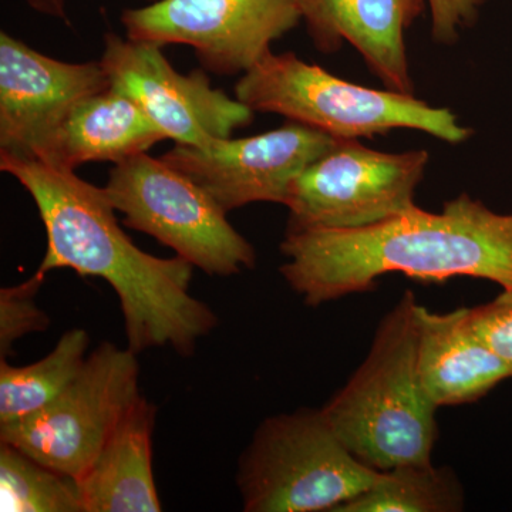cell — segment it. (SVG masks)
<instances>
[{"label":"cell","instance_id":"obj_1","mask_svg":"<svg viewBox=\"0 0 512 512\" xmlns=\"http://www.w3.org/2000/svg\"><path fill=\"white\" fill-rule=\"evenodd\" d=\"M0 170L29 192L46 229L47 249L36 274L69 268L104 279L117 293L128 348H173L190 356L218 325L207 303L190 293L194 265L158 258L121 229L104 188L69 168L0 153Z\"/></svg>","mask_w":512,"mask_h":512},{"label":"cell","instance_id":"obj_2","mask_svg":"<svg viewBox=\"0 0 512 512\" xmlns=\"http://www.w3.org/2000/svg\"><path fill=\"white\" fill-rule=\"evenodd\" d=\"M281 252L279 271L309 306L370 291L390 272L420 282L468 276L512 291V214L468 194L437 214L416 205L372 227L286 231Z\"/></svg>","mask_w":512,"mask_h":512},{"label":"cell","instance_id":"obj_3","mask_svg":"<svg viewBox=\"0 0 512 512\" xmlns=\"http://www.w3.org/2000/svg\"><path fill=\"white\" fill-rule=\"evenodd\" d=\"M417 308L414 293L404 292L362 365L320 409L350 453L376 471L431 463L439 436L437 407L417 369Z\"/></svg>","mask_w":512,"mask_h":512},{"label":"cell","instance_id":"obj_4","mask_svg":"<svg viewBox=\"0 0 512 512\" xmlns=\"http://www.w3.org/2000/svg\"><path fill=\"white\" fill-rule=\"evenodd\" d=\"M235 97L255 113L279 114L335 138L360 140L397 128L423 131L450 144L473 136L446 107L339 79L292 52L262 57L235 84Z\"/></svg>","mask_w":512,"mask_h":512},{"label":"cell","instance_id":"obj_5","mask_svg":"<svg viewBox=\"0 0 512 512\" xmlns=\"http://www.w3.org/2000/svg\"><path fill=\"white\" fill-rule=\"evenodd\" d=\"M377 474L350 453L322 410L303 409L262 421L237 483L247 512H335Z\"/></svg>","mask_w":512,"mask_h":512},{"label":"cell","instance_id":"obj_6","mask_svg":"<svg viewBox=\"0 0 512 512\" xmlns=\"http://www.w3.org/2000/svg\"><path fill=\"white\" fill-rule=\"evenodd\" d=\"M123 224L156 238L208 275L232 276L256 265L254 247L228 212L161 158L137 154L111 168L104 187Z\"/></svg>","mask_w":512,"mask_h":512},{"label":"cell","instance_id":"obj_7","mask_svg":"<svg viewBox=\"0 0 512 512\" xmlns=\"http://www.w3.org/2000/svg\"><path fill=\"white\" fill-rule=\"evenodd\" d=\"M136 355L130 348L101 343L57 399L32 416L0 426V443L79 478L141 397Z\"/></svg>","mask_w":512,"mask_h":512},{"label":"cell","instance_id":"obj_8","mask_svg":"<svg viewBox=\"0 0 512 512\" xmlns=\"http://www.w3.org/2000/svg\"><path fill=\"white\" fill-rule=\"evenodd\" d=\"M429 160L426 150L384 153L356 138H336L293 183L286 231L359 229L392 220L416 207Z\"/></svg>","mask_w":512,"mask_h":512},{"label":"cell","instance_id":"obj_9","mask_svg":"<svg viewBox=\"0 0 512 512\" xmlns=\"http://www.w3.org/2000/svg\"><path fill=\"white\" fill-rule=\"evenodd\" d=\"M301 20L298 0H161L121 13L128 39L191 46L220 76L247 73Z\"/></svg>","mask_w":512,"mask_h":512},{"label":"cell","instance_id":"obj_10","mask_svg":"<svg viewBox=\"0 0 512 512\" xmlns=\"http://www.w3.org/2000/svg\"><path fill=\"white\" fill-rule=\"evenodd\" d=\"M161 49L158 43L110 32L104 36L100 63L111 89L136 101L168 140L202 147L254 121V110L214 89L202 70L178 73Z\"/></svg>","mask_w":512,"mask_h":512},{"label":"cell","instance_id":"obj_11","mask_svg":"<svg viewBox=\"0 0 512 512\" xmlns=\"http://www.w3.org/2000/svg\"><path fill=\"white\" fill-rule=\"evenodd\" d=\"M335 140L316 128L289 121L258 136L215 138L202 147L175 144L160 158L229 212L254 202L285 205L296 178Z\"/></svg>","mask_w":512,"mask_h":512},{"label":"cell","instance_id":"obj_12","mask_svg":"<svg viewBox=\"0 0 512 512\" xmlns=\"http://www.w3.org/2000/svg\"><path fill=\"white\" fill-rule=\"evenodd\" d=\"M109 87L100 60L62 62L0 33V153L43 160L73 107Z\"/></svg>","mask_w":512,"mask_h":512},{"label":"cell","instance_id":"obj_13","mask_svg":"<svg viewBox=\"0 0 512 512\" xmlns=\"http://www.w3.org/2000/svg\"><path fill=\"white\" fill-rule=\"evenodd\" d=\"M298 3L318 52L330 55L348 42L384 89L414 94L404 35L420 18L426 0H298Z\"/></svg>","mask_w":512,"mask_h":512},{"label":"cell","instance_id":"obj_14","mask_svg":"<svg viewBox=\"0 0 512 512\" xmlns=\"http://www.w3.org/2000/svg\"><path fill=\"white\" fill-rule=\"evenodd\" d=\"M417 369L424 392L437 409L477 402L510 369L481 339L468 309L439 313L417 308Z\"/></svg>","mask_w":512,"mask_h":512},{"label":"cell","instance_id":"obj_15","mask_svg":"<svg viewBox=\"0 0 512 512\" xmlns=\"http://www.w3.org/2000/svg\"><path fill=\"white\" fill-rule=\"evenodd\" d=\"M154 426L156 406L141 396L92 466L76 478L84 512L161 511L153 471Z\"/></svg>","mask_w":512,"mask_h":512},{"label":"cell","instance_id":"obj_16","mask_svg":"<svg viewBox=\"0 0 512 512\" xmlns=\"http://www.w3.org/2000/svg\"><path fill=\"white\" fill-rule=\"evenodd\" d=\"M164 140V131L136 101L109 87L73 107L42 161L69 170L87 163L116 165Z\"/></svg>","mask_w":512,"mask_h":512},{"label":"cell","instance_id":"obj_17","mask_svg":"<svg viewBox=\"0 0 512 512\" xmlns=\"http://www.w3.org/2000/svg\"><path fill=\"white\" fill-rule=\"evenodd\" d=\"M90 346L89 333L72 329L55 349L28 366H12L0 360V426L39 412L57 399L82 372Z\"/></svg>","mask_w":512,"mask_h":512},{"label":"cell","instance_id":"obj_18","mask_svg":"<svg viewBox=\"0 0 512 512\" xmlns=\"http://www.w3.org/2000/svg\"><path fill=\"white\" fill-rule=\"evenodd\" d=\"M464 491L448 467L404 464L379 471L375 483L335 512H457Z\"/></svg>","mask_w":512,"mask_h":512},{"label":"cell","instance_id":"obj_19","mask_svg":"<svg viewBox=\"0 0 512 512\" xmlns=\"http://www.w3.org/2000/svg\"><path fill=\"white\" fill-rule=\"evenodd\" d=\"M0 511L84 512L76 478L6 443L0 446Z\"/></svg>","mask_w":512,"mask_h":512},{"label":"cell","instance_id":"obj_20","mask_svg":"<svg viewBox=\"0 0 512 512\" xmlns=\"http://www.w3.org/2000/svg\"><path fill=\"white\" fill-rule=\"evenodd\" d=\"M45 278L33 275L29 281L0 291V356L8 359L16 340L49 328L50 319L36 305V293Z\"/></svg>","mask_w":512,"mask_h":512},{"label":"cell","instance_id":"obj_21","mask_svg":"<svg viewBox=\"0 0 512 512\" xmlns=\"http://www.w3.org/2000/svg\"><path fill=\"white\" fill-rule=\"evenodd\" d=\"M468 320L512 375V291H503L494 301L468 309Z\"/></svg>","mask_w":512,"mask_h":512},{"label":"cell","instance_id":"obj_22","mask_svg":"<svg viewBox=\"0 0 512 512\" xmlns=\"http://www.w3.org/2000/svg\"><path fill=\"white\" fill-rule=\"evenodd\" d=\"M431 12V36L441 45H454L460 30L477 22L487 0H426Z\"/></svg>","mask_w":512,"mask_h":512},{"label":"cell","instance_id":"obj_23","mask_svg":"<svg viewBox=\"0 0 512 512\" xmlns=\"http://www.w3.org/2000/svg\"><path fill=\"white\" fill-rule=\"evenodd\" d=\"M30 8L42 15L52 16V18L63 19L67 22L66 5L64 0H26Z\"/></svg>","mask_w":512,"mask_h":512},{"label":"cell","instance_id":"obj_24","mask_svg":"<svg viewBox=\"0 0 512 512\" xmlns=\"http://www.w3.org/2000/svg\"><path fill=\"white\" fill-rule=\"evenodd\" d=\"M146 2H148V3H157V2H161V0H146Z\"/></svg>","mask_w":512,"mask_h":512}]
</instances>
